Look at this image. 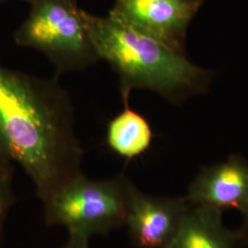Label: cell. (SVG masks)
<instances>
[{
    "label": "cell",
    "mask_w": 248,
    "mask_h": 248,
    "mask_svg": "<svg viewBox=\"0 0 248 248\" xmlns=\"http://www.w3.org/2000/svg\"><path fill=\"white\" fill-rule=\"evenodd\" d=\"M0 155L24 170L43 204L83 174L71 98L55 78L0 64Z\"/></svg>",
    "instance_id": "1"
},
{
    "label": "cell",
    "mask_w": 248,
    "mask_h": 248,
    "mask_svg": "<svg viewBox=\"0 0 248 248\" xmlns=\"http://www.w3.org/2000/svg\"><path fill=\"white\" fill-rule=\"evenodd\" d=\"M84 16L99 60L119 77L124 104L129 103L133 89H148L177 103L208 88L212 72L189 62L185 54L110 15L98 17L85 11Z\"/></svg>",
    "instance_id": "2"
},
{
    "label": "cell",
    "mask_w": 248,
    "mask_h": 248,
    "mask_svg": "<svg viewBox=\"0 0 248 248\" xmlns=\"http://www.w3.org/2000/svg\"><path fill=\"white\" fill-rule=\"evenodd\" d=\"M14 34L16 45L45 55L58 74L99 61L78 0H37Z\"/></svg>",
    "instance_id": "3"
},
{
    "label": "cell",
    "mask_w": 248,
    "mask_h": 248,
    "mask_svg": "<svg viewBox=\"0 0 248 248\" xmlns=\"http://www.w3.org/2000/svg\"><path fill=\"white\" fill-rule=\"evenodd\" d=\"M130 182L124 175L93 180L82 174L44 203L45 222L89 239L124 226Z\"/></svg>",
    "instance_id": "4"
},
{
    "label": "cell",
    "mask_w": 248,
    "mask_h": 248,
    "mask_svg": "<svg viewBox=\"0 0 248 248\" xmlns=\"http://www.w3.org/2000/svg\"><path fill=\"white\" fill-rule=\"evenodd\" d=\"M204 0H114L108 15L184 54L187 29Z\"/></svg>",
    "instance_id": "5"
},
{
    "label": "cell",
    "mask_w": 248,
    "mask_h": 248,
    "mask_svg": "<svg viewBox=\"0 0 248 248\" xmlns=\"http://www.w3.org/2000/svg\"><path fill=\"white\" fill-rule=\"evenodd\" d=\"M189 207L185 197L149 195L131 181L124 226L134 248H167Z\"/></svg>",
    "instance_id": "6"
},
{
    "label": "cell",
    "mask_w": 248,
    "mask_h": 248,
    "mask_svg": "<svg viewBox=\"0 0 248 248\" xmlns=\"http://www.w3.org/2000/svg\"><path fill=\"white\" fill-rule=\"evenodd\" d=\"M189 205L236 209L248 205V162L232 155L221 163L204 167L192 180L185 196Z\"/></svg>",
    "instance_id": "7"
},
{
    "label": "cell",
    "mask_w": 248,
    "mask_h": 248,
    "mask_svg": "<svg viewBox=\"0 0 248 248\" xmlns=\"http://www.w3.org/2000/svg\"><path fill=\"white\" fill-rule=\"evenodd\" d=\"M166 248H244L238 230L222 221V211L205 205H190L174 238Z\"/></svg>",
    "instance_id": "8"
},
{
    "label": "cell",
    "mask_w": 248,
    "mask_h": 248,
    "mask_svg": "<svg viewBox=\"0 0 248 248\" xmlns=\"http://www.w3.org/2000/svg\"><path fill=\"white\" fill-rule=\"evenodd\" d=\"M106 139L118 155L133 159L150 147L153 131L147 120L126 103L124 110L108 124Z\"/></svg>",
    "instance_id": "9"
},
{
    "label": "cell",
    "mask_w": 248,
    "mask_h": 248,
    "mask_svg": "<svg viewBox=\"0 0 248 248\" xmlns=\"http://www.w3.org/2000/svg\"><path fill=\"white\" fill-rule=\"evenodd\" d=\"M13 163L0 155V248L3 239L5 223L11 207L15 202L13 189Z\"/></svg>",
    "instance_id": "10"
},
{
    "label": "cell",
    "mask_w": 248,
    "mask_h": 248,
    "mask_svg": "<svg viewBox=\"0 0 248 248\" xmlns=\"http://www.w3.org/2000/svg\"><path fill=\"white\" fill-rule=\"evenodd\" d=\"M62 248H90L89 238L79 234H69V238Z\"/></svg>",
    "instance_id": "11"
},
{
    "label": "cell",
    "mask_w": 248,
    "mask_h": 248,
    "mask_svg": "<svg viewBox=\"0 0 248 248\" xmlns=\"http://www.w3.org/2000/svg\"><path fill=\"white\" fill-rule=\"evenodd\" d=\"M243 215V222L240 228L239 232L243 239L244 248H248V205L241 212Z\"/></svg>",
    "instance_id": "12"
},
{
    "label": "cell",
    "mask_w": 248,
    "mask_h": 248,
    "mask_svg": "<svg viewBox=\"0 0 248 248\" xmlns=\"http://www.w3.org/2000/svg\"><path fill=\"white\" fill-rule=\"evenodd\" d=\"M23 1H25V2H27V3H29V4H32V3H34V2H36L37 0H23Z\"/></svg>",
    "instance_id": "13"
},
{
    "label": "cell",
    "mask_w": 248,
    "mask_h": 248,
    "mask_svg": "<svg viewBox=\"0 0 248 248\" xmlns=\"http://www.w3.org/2000/svg\"><path fill=\"white\" fill-rule=\"evenodd\" d=\"M7 0H0V4H2V3H4V2H6Z\"/></svg>",
    "instance_id": "14"
}]
</instances>
